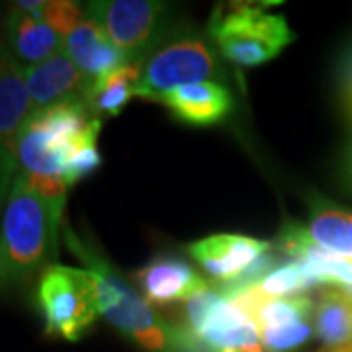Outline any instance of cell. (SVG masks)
I'll use <instances>...</instances> for the list:
<instances>
[{
	"mask_svg": "<svg viewBox=\"0 0 352 352\" xmlns=\"http://www.w3.org/2000/svg\"><path fill=\"white\" fill-rule=\"evenodd\" d=\"M63 201H50L16 176L0 219V286L22 288L57 256Z\"/></svg>",
	"mask_w": 352,
	"mask_h": 352,
	"instance_id": "cell-1",
	"label": "cell"
},
{
	"mask_svg": "<svg viewBox=\"0 0 352 352\" xmlns=\"http://www.w3.org/2000/svg\"><path fill=\"white\" fill-rule=\"evenodd\" d=\"M67 247L87 264V270L96 280L100 314L126 337L135 340L149 352H176L178 325H170L127 284L116 266L106 261L92 241L76 235L69 226H63Z\"/></svg>",
	"mask_w": 352,
	"mask_h": 352,
	"instance_id": "cell-2",
	"label": "cell"
},
{
	"mask_svg": "<svg viewBox=\"0 0 352 352\" xmlns=\"http://www.w3.org/2000/svg\"><path fill=\"white\" fill-rule=\"evenodd\" d=\"M208 34L227 61L239 67L268 63L296 39L284 16L243 2L217 8Z\"/></svg>",
	"mask_w": 352,
	"mask_h": 352,
	"instance_id": "cell-3",
	"label": "cell"
},
{
	"mask_svg": "<svg viewBox=\"0 0 352 352\" xmlns=\"http://www.w3.org/2000/svg\"><path fill=\"white\" fill-rule=\"evenodd\" d=\"M36 302L51 337L76 342L100 315L96 280L67 264H51L38 280Z\"/></svg>",
	"mask_w": 352,
	"mask_h": 352,
	"instance_id": "cell-4",
	"label": "cell"
},
{
	"mask_svg": "<svg viewBox=\"0 0 352 352\" xmlns=\"http://www.w3.org/2000/svg\"><path fill=\"white\" fill-rule=\"evenodd\" d=\"M141 63V78L135 96L157 102L176 88L212 82L219 71L212 47L194 34L164 39Z\"/></svg>",
	"mask_w": 352,
	"mask_h": 352,
	"instance_id": "cell-5",
	"label": "cell"
},
{
	"mask_svg": "<svg viewBox=\"0 0 352 352\" xmlns=\"http://www.w3.org/2000/svg\"><path fill=\"white\" fill-rule=\"evenodd\" d=\"M87 18L94 20L126 55L129 63L143 61L168 36V4L155 0L88 2Z\"/></svg>",
	"mask_w": 352,
	"mask_h": 352,
	"instance_id": "cell-6",
	"label": "cell"
},
{
	"mask_svg": "<svg viewBox=\"0 0 352 352\" xmlns=\"http://www.w3.org/2000/svg\"><path fill=\"white\" fill-rule=\"evenodd\" d=\"M32 112L24 67L0 41V186L6 192L18 173V139Z\"/></svg>",
	"mask_w": 352,
	"mask_h": 352,
	"instance_id": "cell-7",
	"label": "cell"
},
{
	"mask_svg": "<svg viewBox=\"0 0 352 352\" xmlns=\"http://www.w3.org/2000/svg\"><path fill=\"white\" fill-rule=\"evenodd\" d=\"M24 75L34 110L85 98V92L90 85V78L78 71V67L71 61L65 50L41 63L25 67Z\"/></svg>",
	"mask_w": 352,
	"mask_h": 352,
	"instance_id": "cell-8",
	"label": "cell"
},
{
	"mask_svg": "<svg viewBox=\"0 0 352 352\" xmlns=\"http://www.w3.org/2000/svg\"><path fill=\"white\" fill-rule=\"evenodd\" d=\"M270 251L268 241L252 239L245 235H212L196 241L188 247V252L200 263V266L217 278L219 282L231 280L243 272L251 263H254L264 252Z\"/></svg>",
	"mask_w": 352,
	"mask_h": 352,
	"instance_id": "cell-9",
	"label": "cell"
},
{
	"mask_svg": "<svg viewBox=\"0 0 352 352\" xmlns=\"http://www.w3.org/2000/svg\"><path fill=\"white\" fill-rule=\"evenodd\" d=\"M138 284L149 303L166 305L188 302L196 294L208 289V282L182 258L161 256L138 272Z\"/></svg>",
	"mask_w": 352,
	"mask_h": 352,
	"instance_id": "cell-10",
	"label": "cell"
},
{
	"mask_svg": "<svg viewBox=\"0 0 352 352\" xmlns=\"http://www.w3.org/2000/svg\"><path fill=\"white\" fill-rule=\"evenodd\" d=\"M6 47L22 67H32L65 50V39L55 34L38 14L12 6L4 18Z\"/></svg>",
	"mask_w": 352,
	"mask_h": 352,
	"instance_id": "cell-11",
	"label": "cell"
},
{
	"mask_svg": "<svg viewBox=\"0 0 352 352\" xmlns=\"http://www.w3.org/2000/svg\"><path fill=\"white\" fill-rule=\"evenodd\" d=\"M159 104L166 106L176 118L190 126H214L223 122L231 108L233 96L223 85L201 82L176 88L159 96Z\"/></svg>",
	"mask_w": 352,
	"mask_h": 352,
	"instance_id": "cell-12",
	"label": "cell"
},
{
	"mask_svg": "<svg viewBox=\"0 0 352 352\" xmlns=\"http://www.w3.org/2000/svg\"><path fill=\"white\" fill-rule=\"evenodd\" d=\"M65 51L82 75L92 80L129 63L126 55L112 43L100 24L87 18L65 38Z\"/></svg>",
	"mask_w": 352,
	"mask_h": 352,
	"instance_id": "cell-13",
	"label": "cell"
},
{
	"mask_svg": "<svg viewBox=\"0 0 352 352\" xmlns=\"http://www.w3.org/2000/svg\"><path fill=\"white\" fill-rule=\"evenodd\" d=\"M141 78V63H127L88 85L85 102L96 118L120 116L135 96Z\"/></svg>",
	"mask_w": 352,
	"mask_h": 352,
	"instance_id": "cell-14",
	"label": "cell"
},
{
	"mask_svg": "<svg viewBox=\"0 0 352 352\" xmlns=\"http://www.w3.org/2000/svg\"><path fill=\"white\" fill-rule=\"evenodd\" d=\"M315 333L331 351L352 346V294L325 289L315 305Z\"/></svg>",
	"mask_w": 352,
	"mask_h": 352,
	"instance_id": "cell-15",
	"label": "cell"
},
{
	"mask_svg": "<svg viewBox=\"0 0 352 352\" xmlns=\"http://www.w3.org/2000/svg\"><path fill=\"white\" fill-rule=\"evenodd\" d=\"M307 233L325 251L352 258V212L329 204H315Z\"/></svg>",
	"mask_w": 352,
	"mask_h": 352,
	"instance_id": "cell-16",
	"label": "cell"
},
{
	"mask_svg": "<svg viewBox=\"0 0 352 352\" xmlns=\"http://www.w3.org/2000/svg\"><path fill=\"white\" fill-rule=\"evenodd\" d=\"M314 314V302L309 298H278L264 303L263 307L252 315L258 331L263 333L266 329H278L309 321Z\"/></svg>",
	"mask_w": 352,
	"mask_h": 352,
	"instance_id": "cell-17",
	"label": "cell"
},
{
	"mask_svg": "<svg viewBox=\"0 0 352 352\" xmlns=\"http://www.w3.org/2000/svg\"><path fill=\"white\" fill-rule=\"evenodd\" d=\"M314 286H317V282L307 272V268L302 263L294 261V263L280 266L256 288L266 294L268 298L278 300V298H296L294 294L307 292Z\"/></svg>",
	"mask_w": 352,
	"mask_h": 352,
	"instance_id": "cell-18",
	"label": "cell"
},
{
	"mask_svg": "<svg viewBox=\"0 0 352 352\" xmlns=\"http://www.w3.org/2000/svg\"><path fill=\"white\" fill-rule=\"evenodd\" d=\"M39 16L55 34L65 39L71 32H75L78 24L87 20V10L73 0H50L45 2Z\"/></svg>",
	"mask_w": 352,
	"mask_h": 352,
	"instance_id": "cell-19",
	"label": "cell"
},
{
	"mask_svg": "<svg viewBox=\"0 0 352 352\" xmlns=\"http://www.w3.org/2000/svg\"><path fill=\"white\" fill-rule=\"evenodd\" d=\"M227 300L219 294V289L208 288L196 294L194 298H190L186 302V319L182 327L188 329L190 333H194L196 337H200V333L204 327L208 325L210 317L215 314V309L226 303Z\"/></svg>",
	"mask_w": 352,
	"mask_h": 352,
	"instance_id": "cell-20",
	"label": "cell"
},
{
	"mask_svg": "<svg viewBox=\"0 0 352 352\" xmlns=\"http://www.w3.org/2000/svg\"><path fill=\"white\" fill-rule=\"evenodd\" d=\"M314 333V325L309 321L294 323L286 327L266 329L261 333V344L264 352H288L307 342Z\"/></svg>",
	"mask_w": 352,
	"mask_h": 352,
	"instance_id": "cell-21",
	"label": "cell"
},
{
	"mask_svg": "<svg viewBox=\"0 0 352 352\" xmlns=\"http://www.w3.org/2000/svg\"><path fill=\"white\" fill-rule=\"evenodd\" d=\"M98 139H90L87 141L80 149H76L75 155L69 159L67 168H65V182L71 188L73 184H76L78 180L87 178L88 175H92L98 166L102 164V157L96 147Z\"/></svg>",
	"mask_w": 352,
	"mask_h": 352,
	"instance_id": "cell-22",
	"label": "cell"
},
{
	"mask_svg": "<svg viewBox=\"0 0 352 352\" xmlns=\"http://www.w3.org/2000/svg\"><path fill=\"white\" fill-rule=\"evenodd\" d=\"M339 90L344 110L349 113V118L352 120V45L344 51L342 59L339 63Z\"/></svg>",
	"mask_w": 352,
	"mask_h": 352,
	"instance_id": "cell-23",
	"label": "cell"
},
{
	"mask_svg": "<svg viewBox=\"0 0 352 352\" xmlns=\"http://www.w3.org/2000/svg\"><path fill=\"white\" fill-rule=\"evenodd\" d=\"M344 176H346V182L352 186V147L349 149L346 155V163H344Z\"/></svg>",
	"mask_w": 352,
	"mask_h": 352,
	"instance_id": "cell-24",
	"label": "cell"
},
{
	"mask_svg": "<svg viewBox=\"0 0 352 352\" xmlns=\"http://www.w3.org/2000/svg\"><path fill=\"white\" fill-rule=\"evenodd\" d=\"M223 352H264L263 346H254V349H239V351H223Z\"/></svg>",
	"mask_w": 352,
	"mask_h": 352,
	"instance_id": "cell-25",
	"label": "cell"
},
{
	"mask_svg": "<svg viewBox=\"0 0 352 352\" xmlns=\"http://www.w3.org/2000/svg\"><path fill=\"white\" fill-rule=\"evenodd\" d=\"M6 196H8V192H6V190H2V186H0V204H2V201H6Z\"/></svg>",
	"mask_w": 352,
	"mask_h": 352,
	"instance_id": "cell-26",
	"label": "cell"
},
{
	"mask_svg": "<svg viewBox=\"0 0 352 352\" xmlns=\"http://www.w3.org/2000/svg\"><path fill=\"white\" fill-rule=\"evenodd\" d=\"M331 352H352V346H349V349H340V351H331Z\"/></svg>",
	"mask_w": 352,
	"mask_h": 352,
	"instance_id": "cell-27",
	"label": "cell"
}]
</instances>
